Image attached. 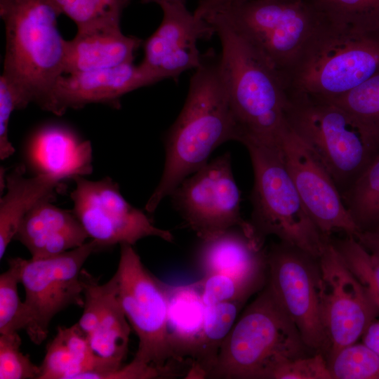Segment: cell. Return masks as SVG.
<instances>
[{"instance_id":"30","label":"cell","mask_w":379,"mask_h":379,"mask_svg":"<svg viewBox=\"0 0 379 379\" xmlns=\"http://www.w3.org/2000/svg\"><path fill=\"white\" fill-rule=\"evenodd\" d=\"M332 241L348 270L379 308V258L352 235Z\"/></svg>"},{"instance_id":"3","label":"cell","mask_w":379,"mask_h":379,"mask_svg":"<svg viewBox=\"0 0 379 379\" xmlns=\"http://www.w3.org/2000/svg\"><path fill=\"white\" fill-rule=\"evenodd\" d=\"M60 14L53 0H0L6 41L1 76L18 109L31 102L44 109L65 74L67 40L58 28Z\"/></svg>"},{"instance_id":"5","label":"cell","mask_w":379,"mask_h":379,"mask_svg":"<svg viewBox=\"0 0 379 379\" xmlns=\"http://www.w3.org/2000/svg\"><path fill=\"white\" fill-rule=\"evenodd\" d=\"M378 73L379 30L324 20L284 80L288 93L332 100Z\"/></svg>"},{"instance_id":"9","label":"cell","mask_w":379,"mask_h":379,"mask_svg":"<svg viewBox=\"0 0 379 379\" xmlns=\"http://www.w3.org/2000/svg\"><path fill=\"white\" fill-rule=\"evenodd\" d=\"M116 274L119 299L131 328L138 338L132 362L153 366L167 377L180 375L167 339V299L163 281L142 264L130 244H121Z\"/></svg>"},{"instance_id":"11","label":"cell","mask_w":379,"mask_h":379,"mask_svg":"<svg viewBox=\"0 0 379 379\" xmlns=\"http://www.w3.org/2000/svg\"><path fill=\"white\" fill-rule=\"evenodd\" d=\"M170 196L186 225L201 240L234 227L255 238L249 222L241 215V192L233 176L230 152L187 177Z\"/></svg>"},{"instance_id":"29","label":"cell","mask_w":379,"mask_h":379,"mask_svg":"<svg viewBox=\"0 0 379 379\" xmlns=\"http://www.w3.org/2000/svg\"><path fill=\"white\" fill-rule=\"evenodd\" d=\"M61 14L84 30L120 24L123 11L131 0H53Z\"/></svg>"},{"instance_id":"12","label":"cell","mask_w":379,"mask_h":379,"mask_svg":"<svg viewBox=\"0 0 379 379\" xmlns=\"http://www.w3.org/2000/svg\"><path fill=\"white\" fill-rule=\"evenodd\" d=\"M267 285L298 328L307 347L326 356L328 343L319 301L318 258L279 241L267 250Z\"/></svg>"},{"instance_id":"33","label":"cell","mask_w":379,"mask_h":379,"mask_svg":"<svg viewBox=\"0 0 379 379\" xmlns=\"http://www.w3.org/2000/svg\"><path fill=\"white\" fill-rule=\"evenodd\" d=\"M18 332L0 335V379H39L37 366L20 350Z\"/></svg>"},{"instance_id":"4","label":"cell","mask_w":379,"mask_h":379,"mask_svg":"<svg viewBox=\"0 0 379 379\" xmlns=\"http://www.w3.org/2000/svg\"><path fill=\"white\" fill-rule=\"evenodd\" d=\"M312 354L266 283L225 339L208 378L272 379L282 365Z\"/></svg>"},{"instance_id":"39","label":"cell","mask_w":379,"mask_h":379,"mask_svg":"<svg viewBox=\"0 0 379 379\" xmlns=\"http://www.w3.org/2000/svg\"><path fill=\"white\" fill-rule=\"evenodd\" d=\"M355 238L367 251L379 258V227L359 232Z\"/></svg>"},{"instance_id":"17","label":"cell","mask_w":379,"mask_h":379,"mask_svg":"<svg viewBox=\"0 0 379 379\" xmlns=\"http://www.w3.org/2000/svg\"><path fill=\"white\" fill-rule=\"evenodd\" d=\"M157 83L141 65L119 66L63 74L57 80L44 110L62 115L69 108L99 103L120 107L128 93Z\"/></svg>"},{"instance_id":"40","label":"cell","mask_w":379,"mask_h":379,"mask_svg":"<svg viewBox=\"0 0 379 379\" xmlns=\"http://www.w3.org/2000/svg\"><path fill=\"white\" fill-rule=\"evenodd\" d=\"M362 343L379 355V319L373 321L361 337Z\"/></svg>"},{"instance_id":"18","label":"cell","mask_w":379,"mask_h":379,"mask_svg":"<svg viewBox=\"0 0 379 379\" xmlns=\"http://www.w3.org/2000/svg\"><path fill=\"white\" fill-rule=\"evenodd\" d=\"M197 260L204 276L222 274L262 287L267 283V249L239 227L201 240Z\"/></svg>"},{"instance_id":"20","label":"cell","mask_w":379,"mask_h":379,"mask_svg":"<svg viewBox=\"0 0 379 379\" xmlns=\"http://www.w3.org/2000/svg\"><path fill=\"white\" fill-rule=\"evenodd\" d=\"M92 146L69 127L47 124L31 136L28 159L37 174H50L62 180L89 175L93 171Z\"/></svg>"},{"instance_id":"1","label":"cell","mask_w":379,"mask_h":379,"mask_svg":"<svg viewBox=\"0 0 379 379\" xmlns=\"http://www.w3.org/2000/svg\"><path fill=\"white\" fill-rule=\"evenodd\" d=\"M194 70L184 105L166 137L164 171L145 205L148 213L154 212L184 179L205 165L219 145L239 140L219 55L210 49Z\"/></svg>"},{"instance_id":"31","label":"cell","mask_w":379,"mask_h":379,"mask_svg":"<svg viewBox=\"0 0 379 379\" xmlns=\"http://www.w3.org/2000/svg\"><path fill=\"white\" fill-rule=\"evenodd\" d=\"M0 276V333L18 332L26 327L23 301L18 295L23 258H11Z\"/></svg>"},{"instance_id":"32","label":"cell","mask_w":379,"mask_h":379,"mask_svg":"<svg viewBox=\"0 0 379 379\" xmlns=\"http://www.w3.org/2000/svg\"><path fill=\"white\" fill-rule=\"evenodd\" d=\"M328 364L333 379H379V355L363 343L344 347Z\"/></svg>"},{"instance_id":"37","label":"cell","mask_w":379,"mask_h":379,"mask_svg":"<svg viewBox=\"0 0 379 379\" xmlns=\"http://www.w3.org/2000/svg\"><path fill=\"white\" fill-rule=\"evenodd\" d=\"M18 109L17 98L5 79L0 77V158L5 159L15 152L8 138V126L13 112Z\"/></svg>"},{"instance_id":"13","label":"cell","mask_w":379,"mask_h":379,"mask_svg":"<svg viewBox=\"0 0 379 379\" xmlns=\"http://www.w3.org/2000/svg\"><path fill=\"white\" fill-rule=\"evenodd\" d=\"M318 262L319 312L328 362L340 350L357 343L379 316V308L348 270L331 237Z\"/></svg>"},{"instance_id":"21","label":"cell","mask_w":379,"mask_h":379,"mask_svg":"<svg viewBox=\"0 0 379 379\" xmlns=\"http://www.w3.org/2000/svg\"><path fill=\"white\" fill-rule=\"evenodd\" d=\"M167 299V339L173 361L191 366L201 339L206 313L203 285L164 284Z\"/></svg>"},{"instance_id":"2","label":"cell","mask_w":379,"mask_h":379,"mask_svg":"<svg viewBox=\"0 0 379 379\" xmlns=\"http://www.w3.org/2000/svg\"><path fill=\"white\" fill-rule=\"evenodd\" d=\"M206 19L220 39V69L239 131L251 139L278 145L288 124L289 100L282 75L221 15Z\"/></svg>"},{"instance_id":"6","label":"cell","mask_w":379,"mask_h":379,"mask_svg":"<svg viewBox=\"0 0 379 379\" xmlns=\"http://www.w3.org/2000/svg\"><path fill=\"white\" fill-rule=\"evenodd\" d=\"M241 143L253 169L248 222L256 240L264 246L267 237L274 235L319 258L330 238L322 234L306 211L279 145L251 139Z\"/></svg>"},{"instance_id":"26","label":"cell","mask_w":379,"mask_h":379,"mask_svg":"<svg viewBox=\"0 0 379 379\" xmlns=\"http://www.w3.org/2000/svg\"><path fill=\"white\" fill-rule=\"evenodd\" d=\"M342 197L359 232L379 227V153Z\"/></svg>"},{"instance_id":"19","label":"cell","mask_w":379,"mask_h":379,"mask_svg":"<svg viewBox=\"0 0 379 379\" xmlns=\"http://www.w3.org/2000/svg\"><path fill=\"white\" fill-rule=\"evenodd\" d=\"M54 196L41 199L25 215L13 239L28 249L32 258L60 255L82 246L89 238L73 211L52 203Z\"/></svg>"},{"instance_id":"10","label":"cell","mask_w":379,"mask_h":379,"mask_svg":"<svg viewBox=\"0 0 379 379\" xmlns=\"http://www.w3.org/2000/svg\"><path fill=\"white\" fill-rule=\"evenodd\" d=\"M104 248L92 239L60 255L23 259L21 281L25 289V330L35 345L47 337L52 319L71 305L84 307L82 267L88 257Z\"/></svg>"},{"instance_id":"22","label":"cell","mask_w":379,"mask_h":379,"mask_svg":"<svg viewBox=\"0 0 379 379\" xmlns=\"http://www.w3.org/2000/svg\"><path fill=\"white\" fill-rule=\"evenodd\" d=\"M142 44L141 39L125 35L120 24L77 30L66 42L64 74L133 62L134 54Z\"/></svg>"},{"instance_id":"36","label":"cell","mask_w":379,"mask_h":379,"mask_svg":"<svg viewBox=\"0 0 379 379\" xmlns=\"http://www.w3.org/2000/svg\"><path fill=\"white\" fill-rule=\"evenodd\" d=\"M272 379H333L327 359L318 352L295 359L282 365Z\"/></svg>"},{"instance_id":"14","label":"cell","mask_w":379,"mask_h":379,"mask_svg":"<svg viewBox=\"0 0 379 379\" xmlns=\"http://www.w3.org/2000/svg\"><path fill=\"white\" fill-rule=\"evenodd\" d=\"M73 180L76 186L70 194L72 211L88 237L104 248L116 244L133 246L147 237L173 241L169 231L156 227L145 213L124 198L111 178L92 181L77 176Z\"/></svg>"},{"instance_id":"16","label":"cell","mask_w":379,"mask_h":379,"mask_svg":"<svg viewBox=\"0 0 379 379\" xmlns=\"http://www.w3.org/2000/svg\"><path fill=\"white\" fill-rule=\"evenodd\" d=\"M186 4L160 5L163 18L157 29L142 42L144 56L140 65L157 82L177 79L181 74L197 69L201 63L197 42L215 34L204 18L187 10Z\"/></svg>"},{"instance_id":"23","label":"cell","mask_w":379,"mask_h":379,"mask_svg":"<svg viewBox=\"0 0 379 379\" xmlns=\"http://www.w3.org/2000/svg\"><path fill=\"white\" fill-rule=\"evenodd\" d=\"M22 165L6 177V194L0 199V258L15 237L25 215L41 199L55 195L62 180L50 174L25 177Z\"/></svg>"},{"instance_id":"34","label":"cell","mask_w":379,"mask_h":379,"mask_svg":"<svg viewBox=\"0 0 379 379\" xmlns=\"http://www.w3.org/2000/svg\"><path fill=\"white\" fill-rule=\"evenodd\" d=\"M203 298L205 305L225 301H241L248 299L264 287L222 274L204 276L202 279Z\"/></svg>"},{"instance_id":"28","label":"cell","mask_w":379,"mask_h":379,"mask_svg":"<svg viewBox=\"0 0 379 379\" xmlns=\"http://www.w3.org/2000/svg\"><path fill=\"white\" fill-rule=\"evenodd\" d=\"M331 101L344 108L361 125L379 153V73Z\"/></svg>"},{"instance_id":"25","label":"cell","mask_w":379,"mask_h":379,"mask_svg":"<svg viewBox=\"0 0 379 379\" xmlns=\"http://www.w3.org/2000/svg\"><path fill=\"white\" fill-rule=\"evenodd\" d=\"M246 302L225 301L206 305L203 333L187 378H207L215 366L220 347Z\"/></svg>"},{"instance_id":"38","label":"cell","mask_w":379,"mask_h":379,"mask_svg":"<svg viewBox=\"0 0 379 379\" xmlns=\"http://www.w3.org/2000/svg\"><path fill=\"white\" fill-rule=\"evenodd\" d=\"M250 0H200L194 13L201 18L239 5Z\"/></svg>"},{"instance_id":"27","label":"cell","mask_w":379,"mask_h":379,"mask_svg":"<svg viewBox=\"0 0 379 379\" xmlns=\"http://www.w3.org/2000/svg\"><path fill=\"white\" fill-rule=\"evenodd\" d=\"M322 19L338 26L379 30V0H307Z\"/></svg>"},{"instance_id":"8","label":"cell","mask_w":379,"mask_h":379,"mask_svg":"<svg viewBox=\"0 0 379 379\" xmlns=\"http://www.w3.org/2000/svg\"><path fill=\"white\" fill-rule=\"evenodd\" d=\"M214 13L225 18L284 79L324 21L307 0H250Z\"/></svg>"},{"instance_id":"35","label":"cell","mask_w":379,"mask_h":379,"mask_svg":"<svg viewBox=\"0 0 379 379\" xmlns=\"http://www.w3.org/2000/svg\"><path fill=\"white\" fill-rule=\"evenodd\" d=\"M39 366V379H76L81 371L76 354L58 332L47 345L46 355Z\"/></svg>"},{"instance_id":"15","label":"cell","mask_w":379,"mask_h":379,"mask_svg":"<svg viewBox=\"0 0 379 379\" xmlns=\"http://www.w3.org/2000/svg\"><path fill=\"white\" fill-rule=\"evenodd\" d=\"M278 145L311 218L326 238L336 232L356 237L359 230L331 175L289 126Z\"/></svg>"},{"instance_id":"41","label":"cell","mask_w":379,"mask_h":379,"mask_svg":"<svg viewBox=\"0 0 379 379\" xmlns=\"http://www.w3.org/2000/svg\"><path fill=\"white\" fill-rule=\"evenodd\" d=\"M143 4L155 3L159 6L166 3H182L186 4V0H141Z\"/></svg>"},{"instance_id":"7","label":"cell","mask_w":379,"mask_h":379,"mask_svg":"<svg viewBox=\"0 0 379 379\" xmlns=\"http://www.w3.org/2000/svg\"><path fill=\"white\" fill-rule=\"evenodd\" d=\"M288 95V126L324 166L343 194L377 155L370 137L338 105L305 95Z\"/></svg>"},{"instance_id":"24","label":"cell","mask_w":379,"mask_h":379,"mask_svg":"<svg viewBox=\"0 0 379 379\" xmlns=\"http://www.w3.org/2000/svg\"><path fill=\"white\" fill-rule=\"evenodd\" d=\"M115 273L104 284L96 312V326L88 335L93 351L99 356L122 365L128 347L131 326L119 299Z\"/></svg>"}]
</instances>
